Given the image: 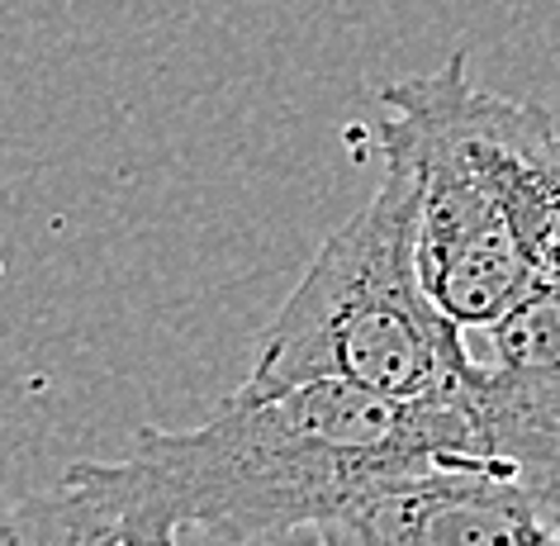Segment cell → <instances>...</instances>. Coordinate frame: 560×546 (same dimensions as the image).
Instances as JSON below:
<instances>
[{
    "instance_id": "1",
    "label": "cell",
    "mask_w": 560,
    "mask_h": 546,
    "mask_svg": "<svg viewBox=\"0 0 560 546\" xmlns=\"http://www.w3.org/2000/svg\"><path fill=\"white\" fill-rule=\"evenodd\" d=\"M480 456L460 399H389L347 381L243 390L195 428H138L119 461H77L129 546L205 527L229 542L318 532L413 475Z\"/></svg>"
},
{
    "instance_id": "2",
    "label": "cell",
    "mask_w": 560,
    "mask_h": 546,
    "mask_svg": "<svg viewBox=\"0 0 560 546\" xmlns=\"http://www.w3.org/2000/svg\"><path fill=\"white\" fill-rule=\"evenodd\" d=\"M470 333L432 304L418 271V186L399 162L304 266L257 342L243 390L347 381L389 399H460Z\"/></svg>"
},
{
    "instance_id": "3",
    "label": "cell",
    "mask_w": 560,
    "mask_h": 546,
    "mask_svg": "<svg viewBox=\"0 0 560 546\" xmlns=\"http://www.w3.org/2000/svg\"><path fill=\"white\" fill-rule=\"evenodd\" d=\"M381 105L385 115L375 133L385 162H399L418 186V271L428 295L460 333H485L541 276L532 271L499 200L409 77L389 81Z\"/></svg>"
},
{
    "instance_id": "4",
    "label": "cell",
    "mask_w": 560,
    "mask_h": 546,
    "mask_svg": "<svg viewBox=\"0 0 560 546\" xmlns=\"http://www.w3.org/2000/svg\"><path fill=\"white\" fill-rule=\"evenodd\" d=\"M318 546H560V466L470 456L314 532Z\"/></svg>"
},
{
    "instance_id": "5",
    "label": "cell",
    "mask_w": 560,
    "mask_h": 546,
    "mask_svg": "<svg viewBox=\"0 0 560 546\" xmlns=\"http://www.w3.org/2000/svg\"><path fill=\"white\" fill-rule=\"evenodd\" d=\"M513 223L532 271L560 286V119L470 77L466 53L409 77Z\"/></svg>"
},
{
    "instance_id": "6",
    "label": "cell",
    "mask_w": 560,
    "mask_h": 546,
    "mask_svg": "<svg viewBox=\"0 0 560 546\" xmlns=\"http://www.w3.org/2000/svg\"><path fill=\"white\" fill-rule=\"evenodd\" d=\"M480 338L460 395L475 452L560 466V286L537 281Z\"/></svg>"
},
{
    "instance_id": "7",
    "label": "cell",
    "mask_w": 560,
    "mask_h": 546,
    "mask_svg": "<svg viewBox=\"0 0 560 546\" xmlns=\"http://www.w3.org/2000/svg\"><path fill=\"white\" fill-rule=\"evenodd\" d=\"M0 546H129L91 495L72 480L44 495H0Z\"/></svg>"
},
{
    "instance_id": "8",
    "label": "cell",
    "mask_w": 560,
    "mask_h": 546,
    "mask_svg": "<svg viewBox=\"0 0 560 546\" xmlns=\"http://www.w3.org/2000/svg\"><path fill=\"white\" fill-rule=\"evenodd\" d=\"M152 546H176V537H162V542H152Z\"/></svg>"
}]
</instances>
